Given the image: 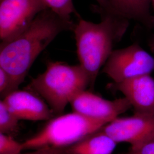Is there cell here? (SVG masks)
<instances>
[{"label":"cell","mask_w":154,"mask_h":154,"mask_svg":"<svg viewBox=\"0 0 154 154\" xmlns=\"http://www.w3.org/2000/svg\"><path fill=\"white\" fill-rule=\"evenodd\" d=\"M108 86L121 92L130 102L135 113L154 116V79L150 74L112 83Z\"/></svg>","instance_id":"obj_9"},{"label":"cell","mask_w":154,"mask_h":154,"mask_svg":"<svg viewBox=\"0 0 154 154\" xmlns=\"http://www.w3.org/2000/svg\"><path fill=\"white\" fill-rule=\"evenodd\" d=\"M72 19L50 9L39 13L25 31L11 41L0 44V67L11 76L17 88L41 53L63 32L73 31Z\"/></svg>","instance_id":"obj_1"},{"label":"cell","mask_w":154,"mask_h":154,"mask_svg":"<svg viewBox=\"0 0 154 154\" xmlns=\"http://www.w3.org/2000/svg\"><path fill=\"white\" fill-rule=\"evenodd\" d=\"M116 144L100 128L68 147L66 154H112Z\"/></svg>","instance_id":"obj_12"},{"label":"cell","mask_w":154,"mask_h":154,"mask_svg":"<svg viewBox=\"0 0 154 154\" xmlns=\"http://www.w3.org/2000/svg\"><path fill=\"white\" fill-rule=\"evenodd\" d=\"M109 1L116 14L139 22L146 28H154V16L151 11V0Z\"/></svg>","instance_id":"obj_11"},{"label":"cell","mask_w":154,"mask_h":154,"mask_svg":"<svg viewBox=\"0 0 154 154\" xmlns=\"http://www.w3.org/2000/svg\"><path fill=\"white\" fill-rule=\"evenodd\" d=\"M49 9L59 16L71 19L72 14L81 18L73 4L72 0H44Z\"/></svg>","instance_id":"obj_14"},{"label":"cell","mask_w":154,"mask_h":154,"mask_svg":"<svg viewBox=\"0 0 154 154\" xmlns=\"http://www.w3.org/2000/svg\"><path fill=\"white\" fill-rule=\"evenodd\" d=\"M1 100L20 120L49 121L55 116L44 99L28 90H17Z\"/></svg>","instance_id":"obj_10"},{"label":"cell","mask_w":154,"mask_h":154,"mask_svg":"<svg viewBox=\"0 0 154 154\" xmlns=\"http://www.w3.org/2000/svg\"><path fill=\"white\" fill-rule=\"evenodd\" d=\"M22 151V143L16 141L11 135L0 133V154H18Z\"/></svg>","instance_id":"obj_15"},{"label":"cell","mask_w":154,"mask_h":154,"mask_svg":"<svg viewBox=\"0 0 154 154\" xmlns=\"http://www.w3.org/2000/svg\"><path fill=\"white\" fill-rule=\"evenodd\" d=\"M10 74L0 67V95L1 99H4L9 94L18 90Z\"/></svg>","instance_id":"obj_17"},{"label":"cell","mask_w":154,"mask_h":154,"mask_svg":"<svg viewBox=\"0 0 154 154\" xmlns=\"http://www.w3.org/2000/svg\"><path fill=\"white\" fill-rule=\"evenodd\" d=\"M69 104L74 112L91 118L110 121L132 108L125 97L110 100L86 90L77 94Z\"/></svg>","instance_id":"obj_7"},{"label":"cell","mask_w":154,"mask_h":154,"mask_svg":"<svg viewBox=\"0 0 154 154\" xmlns=\"http://www.w3.org/2000/svg\"><path fill=\"white\" fill-rule=\"evenodd\" d=\"M149 46L151 51L154 54V35L152 36L149 39Z\"/></svg>","instance_id":"obj_20"},{"label":"cell","mask_w":154,"mask_h":154,"mask_svg":"<svg viewBox=\"0 0 154 154\" xmlns=\"http://www.w3.org/2000/svg\"><path fill=\"white\" fill-rule=\"evenodd\" d=\"M102 128L116 143L134 146L154 132V116L134 112L130 116H118Z\"/></svg>","instance_id":"obj_8"},{"label":"cell","mask_w":154,"mask_h":154,"mask_svg":"<svg viewBox=\"0 0 154 154\" xmlns=\"http://www.w3.org/2000/svg\"><path fill=\"white\" fill-rule=\"evenodd\" d=\"M94 8L100 14L101 21L96 23L79 18L73 30L80 65L90 77V89L94 88L100 70L130 25V20L124 17L105 11L99 6Z\"/></svg>","instance_id":"obj_2"},{"label":"cell","mask_w":154,"mask_h":154,"mask_svg":"<svg viewBox=\"0 0 154 154\" xmlns=\"http://www.w3.org/2000/svg\"><path fill=\"white\" fill-rule=\"evenodd\" d=\"M109 122L91 118L74 111L55 116L39 132L22 143L23 150L45 147H68Z\"/></svg>","instance_id":"obj_4"},{"label":"cell","mask_w":154,"mask_h":154,"mask_svg":"<svg viewBox=\"0 0 154 154\" xmlns=\"http://www.w3.org/2000/svg\"><path fill=\"white\" fill-rule=\"evenodd\" d=\"M154 71V57L137 44L114 50L102 69V72L114 82L150 74Z\"/></svg>","instance_id":"obj_5"},{"label":"cell","mask_w":154,"mask_h":154,"mask_svg":"<svg viewBox=\"0 0 154 154\" xmlns=\"http://www.w3.org/2000/svg\"><path fill=\"white\" fill-rule=\"evenodd\" d=\"M20 121L12 113L2 100L0 101V133L11 135L18 130Z\"/></svg>","instance_id":"obj_13"},{"label":"cell","mask_w":154,"mask_h":154,"mask_svg":"<svg viewBox=\"0 0 154 154\" xmlns=\"http://www.w3.org/2000/svg\"><path fill=\"white\" fill-rule=\"evenodd\" d=\"M151 5L153 7V9H154V0H151Z\"/></svg>","instance_id":"obj_21"},{"label":"cell","mask_w":154,"mask_h":154,"mask_svg":"<svg viewBox=\"0 0 154 154\" xmlns=\"http://www.w3.org/2000/svg\"><path fill=\"white\" fill-rule=\"evenodd\" d=\"M96 1L98 2V4L99 5L98 6L102 10H103L105 11L114 13L110 6V2H109V0H96Z\"/></svg>","instance_id":"obj_19"},{"label":"cell","mask_w":154,"mask_h":154,"mask_svg":"<svg viewBox=\"0 0 154 154\" xmlns=\"http://www.w3.org/2000/svg\"><path fill=\"white\" fill-rule=\"evenodd\" d=\"M67 147H45L42 148L35 149L30 152L18 154H66Z\"/></svg>","instance_id":"obj_18"},{"label":"cell","mask_w":154,"mask_h":154,"mask_svg":"<svg viewBox=\"0 0 154 154\" xmlns=\"http://www.w3.org/2000/svg\"><path fill=\"white\" fill-rule=\"evenodd\" d=\"M90 84L88 72L80 64L72 66L49 61L46 70L32 79L26 88L44 99L55 116H58L63 114L72 98Z\"/></svg>","instance_id":"obj_3"},{"label":"cell","mask_w":154,"mask_h":154,"mask_svg":"<svg viewBox=\"0 0 154 154\" xmlns=\"http://www.w3.org/2000/svg\"><path fill=\"white\" fill-rule=\"evenodd\" d=\"M126 154H154V132L140 142L131 146Z\"/></svg>","instance_id":"obj_16"},{"label":"cell","mask_w":154,"mask_h":154,"mask_svg":"<svg viewBox=\"0 0 154 154\" xmlns=\"http://www.w3.org/2000/svg\"><path fill=\"white\" fill-rule=\"evenodd\" d=\"M0 40L5 44L31 25L41 11L49 9L44 0H0Z\"/></svg>","instance_id":"obj_6"}]
</instances>
